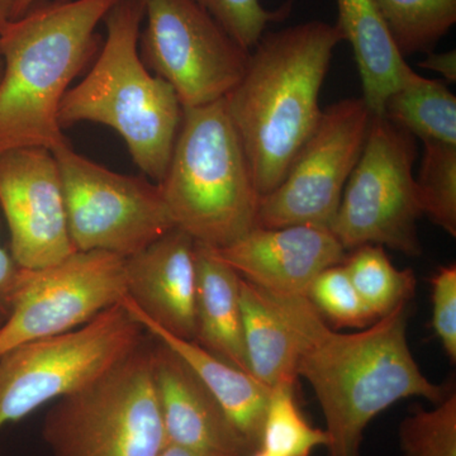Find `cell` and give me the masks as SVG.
Masks as SVG:
<instances>
[{"instance_id": "obj_1", "label": "cell", "mask_w": 456, "mask_h": 456, "mask_svg": "<svg viewBox=\"0 0 456 456\" xmlns=\"http://www.w3.org/2000/svg\"><path fill=\"white\" fill-rule=\"evenodd\" d=\"M263 292L298 344V377L320 402L329 456H362L369 422L398 401L421 397L436 404L450 395L425 377L411 353L407 303L358 332L341 334L307 297Z\"/></svg>"}, {"instance_id": "obj_2", "label": "cell", "mask_w": 456, "mask_h": 456, "mask_svg": "<svg viewBox=\"0 0 456 456\" xmlns=\"http://www.w3.org/2000/svg\"><path fill=\"white\" fill-rule=\"evenodd\" d=\"M342 41L338 27L322 20L265 32L224 99L260 198L283 182L316 128L321 89Z\"/></svg>"}, {"instance_id": "obj_3", "label": "cell", "mask_w": 456, "mask_h": 456, "mask_svg": "<svg viewBox=\"0 0 456 456\" xmlns=\"http://www.w3.org/2000/svg\"><path fill=\"white\" fill-rule=\"evenodd\" d=\"M119 0L37 2L0 32V154L66 142L62 99L101 50L98 26Z\"/></svg>"}, {"instance_id": "obj_4", "label": "cell", "mask_w": 456, "mask_h": 456, "mask_svg": "<svg viewBox=\"0 0 456 456\" xmlns=\"http://www.w3.org/2000/svg\"><path fill=\"white\" fill-rule=\"evenodd\" d=\"M142 0H119L104 18L107 35L82 82L62 99V128L75 123L107 126L121 136L132 161L160 183L182 123L183 107L169 84L152 74L140 55Z\"/></svg>"}, {"instance_id": "obj_5", "label": "cell", "mask_w": 456, "mask_h": 456, "mask_svg": "<svg viewBox=\"0 0 456 456\" xmlns=\"http://www.w3.org/2000/svg\"><path fill=\"white\" fill-rule=\"evenodd\" d=\"M159 187L175 227L198 244L226 248L253 230L260 194L224 99L183 110Z\"/></svg>"}, {"instance_id": "obj_6", "label": "cell", "mask_w": 456, "mask_h": 456, "mask_svg": "<svg viewBox=\"0 0 456 456\" xmlns=\"http://www.w3.org/2000/svg\"><path fill=\"white\" fill-rule=\"evenodd\" d=\"M154 338L80 391L57 399L42 439L51 456H159L167 445L152 382Z\"/></svg>"}, {"instance_id": "obj_7", "label": "cell", "mask_w": 456, "mask_h": 456, "mask_svg": "<svg viewBox=\"0 0 456 456\" xmlns=\"http://www.w3.org/2000/svg\"><path fill=\"white\" fill-rule=\"evenodd\" d=\"M146 335L121 302L79 329L3 354L0 428L97 382L131 355Z\"/></svg>"}, {"instance_id": "obj_8", "label": "cell", "mask_w": 456, "mask_h": 456, "mask_svg": "<svg viewBox=\"0 0 456 456\" xmlns=\"http://www.w3.org/2000/svg\"><path fill=\"white\" fill-rule=\"evenodd\" d=\"M417 155L412 134L384 116L371 117L362 155L330 226L344 250L378 245L408 256L422 255L417 232L422 213L413 174Z\"/></svg>"}, {"instance_id": "obj_9", "label": "cell", "mask_w": 456, "mask_h": 456, "mask_svg": "<svg viewBox=\"0 0 456 456\" xmlns=\"http://www.w3.org/2000/svg\"><path fill=\"white\" fill-rule=\"evenodd\" d=\"M53 152L61 171L75 250L128 259L175 228L158 183L107 169L68 142Z\"/></svg>"}, {"instance_id": "obj_10", "label": "cell", "mask_w": 456, "mask_h": 456, "mask_svg": "<svg viewBox=\"0 0 456 456\" xmlns=\"http://www.w3.org/2000/svg\"><path fill=\"white\" fill-rule=\"evenodd\" d=\"M139 49L146 68L178 95L183 110L230 94L248 68L245 50L197 0H142Z\"/></svg>"}, {"instance_id": "obj_11", "label": "cell", "mask_w": 456, "mask_h": 456, "mask_svg": "<svg viewBox=\"0 0 456 456\" xmlns=\"http://www.w3.org/2000/svg\"><path fill=\"white\" fill-rule=\"evenodd\" d=\"M371 117L362 98L342 99L323 110L283 182L260 198L255 227L330 228L362 155Z\"/></svg>"}, {"instance_id": "obj_12", "label": "cell", "mask_w": 456, "mask_h": 456, "mask_svg": "<svg viewBox=\"0 0 456 456\" xmlns=\"http://www.w3.org/2000/svg\"><path fill=\"white\" fill-rule=\"evenodd\" d=\"M126 296V259L106 251H75L46 268L23 269L0 326V356L26 342L79 329Z\"/></svg>"}, {"instance_id": "obj_13", "label": "cell", "mask_w": 456, "mask_h": 456, "mask_svg": "<svg viewBox=\"0 0 456 456\" xmlns=\"http://www.w3.org/2000/svg\"><path fill=\"white\" fill-rule=\"evenodd\" d=\"M0 208L17 265L46 268L75 253L61 171L45 147H20L0 154Z\"/></svg>"}, {"instance_id": "obj_14", "label": "cell", "mask_w": 456, "mask_h": 456, "mask_svg": "<svg viewBox=\"0 0 456 456\" xmlns=\"http://www.w3.org/2000/svg\"><path fill=\"white\" fill-rule=\"evenodd\" d=\"M212 250L248 283L289 296H305L321 272L346 259L330 228L312 224L254 227L233 244Z\"/></svg>"}, {"instance_id": "obj_15", "label": "cell", "mask_w": 456, "mask_h": 456, "mask_svg": "<svg viewBox=\"0 0 456 456\" xmlns=\"http://www.w3.org/2000/svg\"><path fill=\"white\" fill-rule=\"evenodd\" d=\"M122 305L183 340L196 338V241L175 227L126 259Z\"/></svg>"}, {"instance_id": "obj_16", "label": "cell", "mask_w": 456, "mask_h": 456, "mask_svg": "<svg viewBox=\"0 0 456 456\" xmlns=\"http://www.w3.org/2000/svg\"><path fill=\"white\" fill-rule=\"evenodd\" d=\"M154 340L152 382L167 444L215 456H250L253 450L193 369Z\"/></svg>"}, {"instance_id": "obj_17", "label": "cell", "mask_w": 456, "mask_h": 456, "mask_svg": "<svg viewBox=\"0 0 456 456\" xmlns=\"http://www.w3.org/2000/svg\"><path fill=\"white\" fill-rule=\"evenodd\" d=\"M338 22L349 41L371 116H384L387 101L421 75L407 64L375 0H336Z\"/></svg>"}, {"instance_id": "obj_18", "label": "cell", "mask_w": 456, "mask_h": 456, "mask_svg": "<svg viewBox=\"0 0 456 456\" xmlns=\"http://www.w3.org/2000/svg\"><path fill=\"white\" fill-rule=\"evenodd\" d=\"M196 338L213 355L248 371L241 277L208 246L196 242Z\"/></svg>"}, {"instance_id": "obj_19", "label": "cell", "mask_w": 456, "mask_h": 456, "mask_svg": "<svg viewBox=\"0 0 456 456\" xmlns=\"http://www.w3.org/2000/svg\"><path fill=\"white\" fill-rule=\"evenodd\" d=\"M134 318L146 332L175 351L193 369L242 439L253 452L259 448L270 388L248 371L213 355L196 341L175 338L142 318Z\"/></svg>"}, {"instance_id": "obj_20", "label": "cell", "mask_w": 456, "mask_h": 456, "mask_svg": "<svg viewBox=\"0 0 456 456\" xmlns=\"http://www.w3.org/2000/svg\"><path fill=\"white\" fill-rule=\"evenodd\" d=\"M240 294L248 373L268 388L296 387L299 350L292 330L256 285L241 278Z\"/></svg>"}, {"instance_id": "obj_21", "label": "cell", "mask_w": 456, "mask_h": 456, "mask_svg": "<svg viewBox=\"0 0 456 456\" xmlns=\"http://www.w3.org/2000/svg\"><path fill=\"white\" fill-rule=\"evenodd\" d=\"M384 117L422 142L456 146V97L439 80L419 77L387 101Z\"/></svg>"}, {"instance_id": "obj_22", "label": "cell", "mask_w": 456, "mask_h": 456, "mask_svg": "<svg viewBox=\"0 0 456 456\" xmlns=\"http://www.w3.org/2000/svg\"><path fill=\"white\" fill-rule=\"evenodd\" d=\"M344 265L359 296L377 318L408 303L415 294L412 270L395 268L383 246H360L344 260Z\"/></svg>"}, {"instance_id": "obj_23", "label": "cell", "mask_w": 456, "mask_h": 456, "mask_svg": "<svg viewBox=\"0 0 456 456\" xmlns=\"http://www.w3.org/2000/svg\"><path fill=\"white\" fill-rule=\"evenodd\" d=\"M404 56L431 53L456 22V0H375Z\"/></svg>"}, {"instance_id": "obj_24", "label": "cell", "mask_w": 456, "mask_h": 456, "mask_svg": "<svg viewBox=\"0 0 456 456\" xmlns=\"http://www.w3.org/2000/svg\"><path fill=\"white\" fill-rule=\"evenodd\" d=\"M327 441L326 431L314 428L302 415L294 387L270 388L259 448L275 456H311L317 448H326Z\"/></svg>"}, {"instance_id": "obj_25", "label": "cell", "mask_w": 456, "mask_h": 456, "mask_svg": "<svg viewBox=\"0 0 456 456\" xmlns=\"http://www.w3.org/2000/svg\"><path fill=\"white\" fill-rule=\"evenodd\" d=\"M416 176L417 197L426 216L448 235L456 236V146L425 142Z\"/></svg>"}, {"instance_id": "obj_26", "label": "cell", "mask_w": 456, "mask_h": 456, "mask_svg": "<svg viewBox=\"0 0 456 456\" xmlns=\"http://www.w3.org/2000/svg\"><path fill=\"white\" fill-rule=\"evenodd\" d=\"M404 456H456V395L431 411L417 410L399 426Z\"/></svg>"}, {"instance_id": "obj_27", "label": "cell", "mask_w": 456, "mask_h": 456, "mask_svg": "<svg viewBox=\"0 0 456 456\" xmlns=\"http://www.w3.org/2000/svg\"><path fill=\"white\" fill-rule=\"evenodd\" d=\"M305 297L336 327L362 330L378 320L354 287L344 263L321 272Z\"/></svg>"}, {"instance_id": "obj_28", "label": "cell", "mask_w": 456, "mask_h": 456, "mask_svg": "<svg viewBox=\"0 0 456 456\" xmlns=\"http://www.w3.org/2000/svg\"><path fill=\"white\" fill-rule=\"evenodd\" d=\"M200 5L245 50L251 51L269 25L279 22L290 11V4L269 11L260 0H197Z\"/></svg>"}, {"instance_id": "obj_29", "label": "cell", "mask_w": 456, "mask_h": 456, "mask_svg": "<svg viewBox=\"0 0 456 456\" xmlns=\"http://www.w3.org/2000/svg\"><path fill=\"white\" fill-rule=\"evenodd\" d=\"M432 329L452 364L456 362V265L441 266L431 278Z\"/></svg>"}, {"instance_id": "obj_30", "label": "cell", "mask_w": 456, "mask_h": 456, "mask_svg": "<svg viewBox=\"0 0 456 456\" xmlns=\"http://www.w3.org/2000/svg\"><path fill=\"white\" fill-rule=\"evenodd\" d=\"M22 273L12 254L0 245V317L4 320L11 312Z\"/></svg>"}, {"instance_id": "obj_31", "label": "cell", "mask_w": 456, "mask_h": 456, "mask_svg": "<svg viewBox=\"0 0 456 456\" xmlns=\"http://www.w3.org/2000/svg\"><path fill=\"white\" fill-rule=\"evenodd\" d=\"M419 68L434 71L441 75L446 82H456V51L449 50L446 53H428V56L419 64Z\"/></svg>"}, {"instance_id": "obj_32", "label": "cell", "mask_w": 456, "mask_h": 456, "mask_svg": "<svg viewBox=\"0 0 456 456\" xmlns=\"http://www.w3.org/2000/svg\"><path fill=\"white\" fill-rule=\"evenodd\" d=\"M159 456H215L204 454V452H196V450L182 448V446L173 445V444H167L164 449L161 450Z\"/></svg>"}, {"instance_id": "obj_33", "label": "cell", "mask_w": 456, "mask_h": 456, "mask_svg": "<svg viewBox=\"0 0 456 456\" xmlns=\"http://www.w3.org/2000/svg\"><path fill=\"white\" fill-rule=\"evenodd\" d=\"M14 0H0V32L13 17Z\"/></svg>"}, {"instance_id": "obj_34", "label": "cell", "mask_w": 456, "mask_h": 456, "mask_svg": "<svg viewBox=\"0 0 456 456\" xmlns=\"http://www.w3.org/2000/svg\"><path fill=\"white\" fill-rule=\"evenodd\" d=\"M37 2H40V0H14L13 17H12V20L23 16Z\"/></svg>"}, {"instance_id": "obj_35", "label": "cell", "mask_w": 456, "mask_h": 456, "mask_svg": "<svg viewBox=\"0 0 456 456\" xmlns=\"http://www.w3.org/2000/svg\"><path fill=\"white\" fill-rule=\"evenodd\" d=\"M250 456H275V455L270 454V452H266V450L257 448L256 450H254L253 452H251Z\"/></svg>"}, {"instance_id": "obj_36", "label": "cell", "mask_w": 456, "mask_h": 456, "mask_svg": "<svg viewBox=\"0 0 456 456\" xmlns=\"http://www.w3.org/2000/svg\"><path fill=\"white\" fill-rule=\"evenodd\" d=\"M2 75H3V59H2V55H0V80H2Z\"/></svg>"}, {"instance_id": "obj_37", "label": "cell", "mask_w": 456, "mask_h": 456, "mask_svg": "<svg viewBox=\"0 0 456 456\" xmlns=\"http://www.w3.org/2000/svg\"><path fill=\"white\" fill-rule=\"evenodd\" d=\"M4 322V318L0 317V326H2V323Z\"/></svg>"}]
</instances>
